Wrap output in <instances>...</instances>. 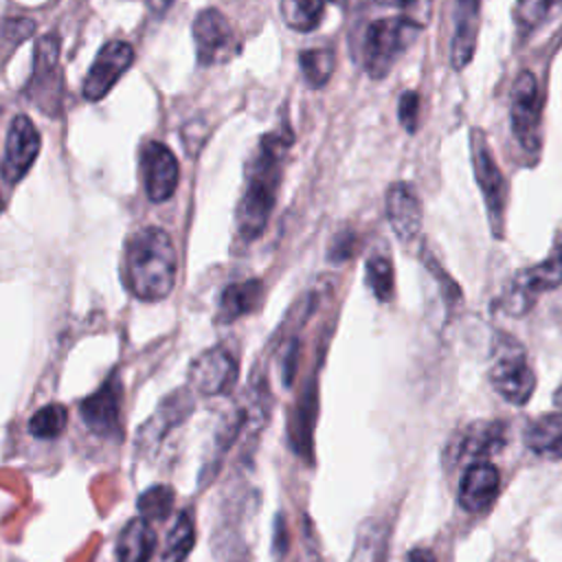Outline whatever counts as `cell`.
I'll use <instances>...</instances> for the list:
<instances>
[{
  "mask_svg": "<svg viewBox=\"0 0 562 562\" xmlns=\"http://www.w3.org/2000/svg\"><path fill=\"white\" fill-rule=\"evenodd\" d=\"M290 145L292 130L268 132L259 138V145L246 165V187L235 213L237 233L246 241L257 239L268 224Z\"/></svg>",
  "mask_w": 562,
  "mask_h": 562,
  "instance_id": "obj_1",
  "label": "cell"
},
{
  "mask_svg": "<svg viewBox=\"0 0 562 562\" xmlns=\"http://www.w3.org/2000/svg\"><path fill=\"white\" fill-rule=\"evenodd\" d=\"M125 283L140 301H162L171 294L178 257L171 237L160 226L138 228L125 244Z\"/></svg>",
  "mask_w": 562,
  "mask_h": 562,
  "instance_id": "obj_2",
  "label": "cell"
},
{
  "mask_svg": "<svg viewBox=\"0 0 562 562\" xmlns=\"http://www.w3.org/2000/svg\"><path fill=\"white\" fill-rule=\"evenodd\" d=\"M422 26L404 15H391L373 20L367 26L364 44H362V61L364 70L373 79H382L391 72L397 57L415 42Z\"/></svg>",
  "mask_w": 562,
  "mask_h": 562,
  "instance_id": "obj_3",
  "label": "cell"
},
{
  "mask_svg": "<svg viewBox=\"0 0 562 562\" xmlns=\"http://www.w3.org/2000/svg\"><path fill=\"white\" fill-rule=\"evenodd\" d=\"M61 90L64 75L59 68V40L50 33L40 37L35 44L33 72L24 92L48 116H57L61 108Z\"/></svg>",
  "mask_w": 562,
  "mask_h": 562,
  "instance_id": "obj_4",
  "label": "cell"
},
{
  "mask_svg": "<svg viewBox=\"0 0 562 562\" xmlns=\"http://www.w3.org/2000/svg\"><path fill=\"white\" fill-rule=\"evenodd\" d=\"M562 285V235L555 237V244L549 257L527 270H520L505 292V310L514 316H520L531 310L538 294L555 290Z\"/></svg>",
  "mask_w": 562,
  "mask_h": 562,
  "instance_id": "obj_5",
  "label": "cell"
},
{
  "mask_svg": "<svg viewBox=\"0 0 562 562\" xmlns=\"http://www.w3.org/2000/svg\"><path fill=\"white\" fill-rule=\"evenodd\" d=\"M470 156H472V169L476 184L483 193L487 215H490V226L494 235L501 239L503 235V217H505V202H507V184L505 178L494 160V154L487 145V138L483 130H470Z\"/></svg>",
  "mask_w": 562,
  "mask_h": 562,
  "instance_id": "obj_6",
  "label": "cell"
},
{
  "mask_svg": "<svg viewBox=\"0 0 562 562\" xmlns=\"http://www.w3.org/2000/svg\"><path fill=\"white\" fill-rule=\"evenodd\" d=\"M540 110L542 99L531 70H520L512 83L509 121L512 132L525 151L540 149Z\"/></svg>",
  "mask_w": 562,
  "mask_h": 562,
  "instance_id": "obj_7",
  "label": "cell"
},
{
  "mask_svg": "<svg viewBox=\"0 0 562 562\" xmlns=\"http://www.w3.org/2000/svg\"><path fill=\"white\" fill-rule=\"evenodd\" d=\"M507 435L509 428L503 419L472 422L452 437L446 450V461H452L454 465L463 463L465 468L472 463H481L505 448Z\"/></svg>",
  "mask_w": 562,
  "mask_h": 562,
  "instance_id": "obj_8",
  "label": "cell"
},
{
  "mask_svg": "<svg viewBox=\"0 0 562 562\" xmlns=\"http://www.w3.org/2000/svg\"><path fill=\"white\" fill-rule=\"evenodd\" d=\"M490 382L494 391L514 406H525L531 400L536 391V373L516 342L509 340V345L496 356L490 369Z\"/></svg>",
  "mask_w": 562,
  "mask_h": 562,
  "instance_id": "obj_9",
  "label": "cell"
},
{
  "mask_svg": "<svg viewBox=\"0 0 562 562\" xmlns=\"http://www.w3.org/2000/svg\"><path fill=\"white\" fill-rule=\"evenodd\" d=\"M195 57L200 66H213L226 61L235 53V33L224 13L209 7L193 20Z\"/></svg>",
  "mask_w": 562,
  "mask_h": 562,
  "instance_id": "obj_10",
  "label": "cell"
},
{
  "mask_svg": "<svg viewBox=\"0 0 562 562\" xmlns=\"http://www.w3.org/2000/svg\"><path fill=\"white\" fill-rule=\"evenodd\" d=\"M40 145L42 140L35 123L26 114L13 116L4 140V156L0 162L2 178L9 184L20 182L29 173L40 154Z\"/></svg>",
  "mask_w": 562,
  "mask_h": 562,
  "instance_id": "obj_11",
  "label": "cell"
},
{
  "mask_svg": "<svg viewBox=\"0 0 562 562\" xmlns=\"http://www.w3.org/2000/svg\"><path fill=\"white\" fill-rule=\"evenodd\" d=\"M134 64V48L123 40H110L97 53L86 81H83V97L88 101H101L114 83L130 70Z\"/></svg>",
  "mask_w": 562,
  "mask_h": 562,
  "instance_id": "obj_12",
  "label": "cell"
},
{
  "mask_svg": "<svg viewBox=\"0 0 562 562\" xmlns=\"http://www.w3.org/2000/svg\"><path fill=\"white\" fill-rule=\"evenodd\" d=\"M140 176L149 202L160 204L169 200L178 187V158L160 140H149L140 149Z\"/></svg>",
  "mask_w": 562,
  "mask_h": 562,
  "instance_id": "obj_13",
  "label": "cell"
},
{
  "mask_svg": "<svg viewBox=\"0 0 562 562\" xmlns=\"http://www.w3.org/2000/svg\"><path fill=\"white\" fill-rule=\"evenodd\" d=\"M237 371V360L226 349H206L189 367V389L206 397L224 395L235 386Z\"/></svg>",
  "mask_w": 562,
  "mask_h": 562,
  "instance_id": "obj_14",
  "label": "cell"
},
{
  "mask_svg": "<svg viewBox=\"0 0 562 562\" xmlns=\"http://www.w3.org/2000/svg\"><path fill=\"white\" fill-rule=\"evenodd\" d=\"M123 404V384L116 373H112L94 393H90L79 404L83 424L97 435H112L119 428Z\"/></svg>",
  "mask_w": 562,
  "mask_h": 562,
  "instance_id": "obj_15",
  "label": "cell"
},
{
  "mask_svg": "<svg viewBox=\"0 0 562 562\" xmlns=\"http://www.w3.org/2000/svg\"><path fill=\"white\" fill-rule=\"evenodd\" d=\"M191 411H193L191 389L189 386L176 389L158 404L154 415L138 430V446H143L145 450L156 448L165 439V435H169L176 426H180L191 415Z\"/></svg>",
  "mask_w": 562,
  "mask_h": 562,
  "instance_id": "obj_16",
  "label": "cell"
},
{
  "mask_svg": "<svg viewBox=\"0 0 562 562\" xmlns=\"http://www.w3.org/2000/svg\"><path fill=\"white\" fill-rule=\"evenodd\" d=\"M498 487H501V474L496 465L487 461L472 463L465 468L459 481L457 501L465 512H485L496 501Z\"/></svg>",
  "mask_w": 562,
  "mask_h": 562,
  "instance_id": "obj_17",
  "label": "cell"
},
{
  "mask_svg": "<svg viewBox=\"0 0 562 562\" xmlns=\"http://www.w3.org/2000/svg\"><path fill=\"white\" fill-rule=\"evenodd\" d=\"M386 217L402 241H411L422 231V204L408 182H395L386 191Z\"/></svg>",
  "mask_w": 562,
  "mask_h": 562,
  "instance_id": "obj_18",
  "label": "cell"
},
{
  "mask_svg": "<svg viewBox=\"0 0 562 562\" xmlns=\"http://www.w3.org/2000/svg\"><path fill=\"white\" fill-rule=\"evenodd\" d=\"M479 20H481V0H457L454 33L450 44V64L454 70H463L476 50Z\"/></svg>",
  "mask_w": 562,
  "mask_h": 562,
  "instance_id": "obj_19",
  "label": "cell"
},
{
  "mask_svg": "<svg viewBox=\"0 0 562 562\" xmlns=\"http://www.w3.org/2000/svg\"><path fill=\"white\" fill-rule=\"evenodd\" d=\"M263 296V283L259 279H246L224 288L217 305V323L231 325L233 321L250 314Z\"/></svg>",
  "mask_w": 562,
  "mask_h": 562,
  "instance_id": "obj_20",
  "label": "cell"
},
{
  "mask_svg": "<svg viewBox=\"0 0 562 562\" xmlns=\"http://www.w3.org/2000/svg\"><path fill=\"white\" fill-rule=\"evenodd\" d=\"M156 551V531L147 518H132L119 533V562H149Z\"/></svg>",
  "mask_w": 562,
  "mask_h": 562,
  "instance_id": "obj_21",
  "label": "cell"
},
{
  "mask_svg": "<svg viewBox=\"0 0 562 562\" xmlns=\"http://www.w3.org/2000/svg\"><path fill=\"white\" fill-rule=\"evenodd\" d=\"M525 446L547 459H562V413H547L525 428Z\"/></svg>",
  "mask_w": 562,
  "mask_h": 562,
  "instance_id": "obj_22",
  "label": "cell"
},
{
  "mask_svg": "<svg viewBox=\"0 0 562 562\" xmlns=\"http://www.w3.org/2000/svg\"><path fill=\"white\" fill-rule=\"evenodd\" d=\"M386 529L378 520H364L356 533V544L349 562H384Z\"/></svg>",
  "mask_w": 562,
  "mask_h": 562,
  "instance_id": "obj_23",
  "label": "cell"
},
{
  "mask_svg": "<svg viewBox=\"0 0 562 562\" xmlns=\"http://www.w3.org/2000/svg\"><path fill=\"white\" fill-rule=\"evenodd\" d=\"M195 544V520L189 509L180 512L173 527L167 533L162 562H184Z\"/></svg>",
  "mask_w": 562,
  "mask_h": 562,
  "instance_id": "obj_24",
  "label": "cell"
},
{
  "mask_svg": "<svg viewBox=\"0 0 562 562\" xmlns=\"http://www.w3.org/2000/svg\"><path fill=\"white\" fill-rule=\"evenodd\" d=\"M562 13V0H516L514 22L520 33L529 35Z\"/></svg>",
  "mask_w": 562,
  "mask_h": 562,
  "instance_id": "obj_25",
  "label": "cell"
},
{
  "mask_svg": "<svg viewBox=\"0 0 562 562\" xmlns=\"http://www.w3.org/2000/svg\"><path fill=\"white\" fill-rule=\"evenodd\" d=\"M299 66L310 88H323L336 68V55L329 46L307 48V50H301Z\"/></svg>",
  "mask_w": 562,
  "mask_h": 562,
  "instance_id": "obj_26",
  "label": "cell"
},
{
  "mask_svg": "<svg viewBox=\"0 0 562 562\" xmlns=\"http://www.w3.org/2000/svg\"><path fill=\"white\" fill-rule=\"evenodd\" d=\"M325 11V0H281V18L283 22L301 33L314 31Z\"/></svg>",
  "mask_w": 562,
  "mask_h": 562,
  "instance_id": "obj_27",
  "label": "cell"
},
{
  "mask_svg": "<svg viewBox=\"0 0 562 562\" xmlns=\"http://www.w3.org/2000/svg\"><path fill=\"white\" fill-rule=\"evenodd\" d=\"M68 422V411L64 404H46L40 411H35L29 419V432L35 439H55L64 432Z\"/></svg>",
  "mask_w": 562,
  "mask_h": 562,
  "instance_id": "obj_28",
  "label": "cell"
},
{
  "mask_svg": "<svg viewBox=\"0 0 562 562\" xmlns=\"http://www.w3.org/2000/svg\"><path fill=\"white\" fill-rule=\"evenodd\" d=\"M367 285L371 288L373 296L382 303L393 299V290H395V272H393V263L389 257L384 255H373L367 259Z\"/></svg>",
  "mask_w": 562,
  "mask_h": 562,
  "instance_id": "obj_29",
  "label": "cell"
},
{
  "mask_svg": "<svg viewBox=\"0 0 562 562\" xmlns=\"http://www.w3.org/2000/svg\"><path fill=\"white\" fill-rule=\"evenodd\" d=\"M176 494L169 485H151L138 496L140 516L147 520H165L173 509Z\"/></svg>",
  "mask_w": 562,
  "mask_h": 562,
  "instance_id": "obj_30",
  "label": "cell"
},
{
  "mask_svg": "<svg viewBox=\"0 0 562 562\" xmlns=\"http://www.w3.org/2000/svg\"><path fill=\"white\" fill-rule=\"evenodd\" d=\"M419 97L413 90L402 92L400 103H397V114H400V123L404 125V130L408 134H415L417 130V121H419Z\"/></svg>",
  "mask_w": 562,
  "mask_h": 562,
  "instance_id": "obj_31",
  "label": "cell"
},
{
  "mask_svg": "<svg viewBox=\"0 0 562 562\" xmlns=\"http://www.w3.org/2000/svg\"><path fill=\"white\" fill-rule=\"evenodd\" d=\"M353 250H356V235L351 231H345V233H338L334 235L331 244H329V259L340 263L349 257H353Z\"/></svg>",
  "mask_w": 562,
  "mask_h": 562,
  "instance_id": "obj_32",
  "label": "cell"
},
{
  "mask_svg": "<svg viewBox=\"0 0 562 562\" xmlns=\"http://www.w3.org/2000/svg\"><path fill=\"white\" fill-rule=\"evenodd\" d=\"M402 7V15L413 20L417 26H426L428 18H430V0H400Z\"/></svg>",
  "mask_w": 562,
  "mask_h": 562,
  "instance_id": "obj_33",
  "label": "cell"
},
{
  "mask_svg": "<svg viewBox=\"0 0 562 562\" xmlns=\"http://www.w3.org/2000/svg\"><path fill=\"white\" fill-rule=\"evenodd\" d=\"M406 562H435V553L426 547H415L408 551Z\"/></svg>",
  "mask_w": 562,
  "mask_h": 562,
  "instance_id": "obj_34",
  "label": "cell"
},
{
  "mask_svg": "<svg viewBox=\"0 0 562 562\" xmlns=\"http://www.w3.org/2000/svg\"><path fill=\"white\" fill-rule=\"evenodd\" d=\"M171 4H173V0H147V7H149V11L154 13V15H165L169 9H171Z\"/></svg>",
  "mask_w": 562,
  "mask_h": 562,
  "instance_id": "obj_35",
  "label": "cell"
},
{
  "mask_svg": "<svg viewBox=\"0 0 562 562\" xmlns=\"http://www.w3.org/2000/svg\"><path fill=\"white\" fill-rule=\"evenodd\" d=\"M553 404H558V406H562V386L553 393Z\"/></svg>",
  "mask_w": 562,
  "mask_h": 562,
  "instance_id": "obj_36",
  "label": "cell"
},
{
  "mask_svg": "<svg viewBox=\"0 0 562 562\" xmlns=\"http://www.w3.org/2000/svg\"><path fill=\"white\" fill-rule=\"evenodd\" d=\"M2 206H4V202H2V195H0V211H2Z\"/></svg>",
  "mask_w": 562,
  "mask_h": 562,
  "instance_id": "obj_37",
  "label": "cell"
}]
</instances>
